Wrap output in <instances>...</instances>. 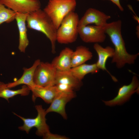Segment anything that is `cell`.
Masks as SVG:
<instances>
[{
	"label": "cell",
	"mask_w": 139,
	"mask_h": 139,
	"mask_svg": "<svg viewBox=\"0 0 139 139\" xmlns=\"http://www.w3.org/2000/svg\"><path fill=\"white\" fill-rule=\"evenodd\" d=\"M93 48L98 55V59L96 63L98 68L99 70L106 71L114 81L117 82V79L111 74L107 70L106 67V62L108 59L109 58H112L113 56L114 49L110 46L104 48L98 43H95Z\"/></svg>",
	"instance_id": "obj_13"
},
{
	"label": "cell",
	"mask_w": 139,
	"mask_h": 139,
	"mask_svg": "<svg viewBox=\"0 0 139 139\" xmlns=\"http://www.w3.org/2000/svg\"><path fill=\"white\" fill-rule=\"evenodd\" d=\"M45 139H68V137L56 134H54L49 132L43 136Z\"/></svg>",
	"instance_id": "obj_23"
},
{
	"label": "cell",
	"mask_w": 139,
	"mask_h": 139,
	"mask_svg": "<svg viewBox=\"0 0 139 139\" xmlns=\"http://www.w3.org/2000/svg\"><path fill=\"white\" fill-rule=\"evenodd\" d=\"M111 1L115 4L118 8L119 10L121 11H123L124 9L120 4V0H109Z\"/></svg>",
	"instance_id": "obj_24"
},
{
	"label": "cell",
	"mask_w": 139,
	"mask_h": 139,
	"mask_svg": "<svg viewBox=\"0 0 139 139\" xmlns=\"http://www.w3.org/2000/svg\"><path fill=\"white\" fill-rule=\"evenodd\" d=\"M26 22L28 28L42 33L49 39L52 52L55 53L57 29L44 11L40 8L28 13Z\"/></svg>",
	"instance_id": "obj_2"
},
{
	"label": "cell",
	"mask_w": 139,
	"mask_h": 139,
	"mask_svg": "<svg viewBox=\"0 0 139 139\" xmlns=\"http://www.w3.org/2000/svg\"><path fill=\"white\" fill-rule=\"evenodd\" d=\"M93 57L92 53L86 47L80 46L73 51L72 57V68L85 63L91 59Z\"/></svg>",
	"instance_id": "obj_18"
},
{
	"label": "cell",
	"mask_w": 139,
	"mask_h": 139,
	"mask_svg": "<svg viewBox=\"0 0 139 139\" xmlns=\"http://www.w3.org/2000/svg\"><path fill=\"white\" fill-rule=\"evenodd\" d=\"M79 20L78 14L74 11L70 12L64 18L57 29L56 41L59 43L68 44L76 40Z\"/></svg>",
	"instance_id": "obj_4"
},
{
	"label": "cell",
	"mask_w": 139,
	"mask_h": 139,
	"mask_svg": "<svg viewBox=\"0 0 139 139\" xmlns=\"http://www.w3.org/2000/svg\"><path fill=\"white\" fill-rule=\"evenodd\" d=\"M78 31L81 39L86 43H102L106 38L104 26L88 25L78 27Z\"/></svg>",
	"instance_id": "obj_8"
},
{
	"label": "cell",
	"mask_w": 139,
	"mask_h": 139,
	"mask_svg": "<svg viewBox=\"0 0 139 139\" xmlns=\"http://www.w3.org/2000/svg\"><path fill=\"white\" fill-rule=\"evenodd\" d=\"M16 12L7 8L0 2V25L4 22L9 23L15 19Z\"/></svg>",
	"instance_id": "obj_21"
},
{
	"label": "cell",
	"mask_w": 139,
	"mask_h": 139,
	"mask_svg": "<svg viewBox=\"0 0 139 139\" xmlns=\"http://www.w3.org/2000/svg\"><path fill=\"white\" fill-rule=\"evenodd\" d=\"M30 91L28 86L24 85L21 89L12 90L7 86L6 84L0 82V98H4L8 101H9V99L17 95H27Z\"/></svg>",
	"instance_id": "obj_19"
},
{
	"label": "cell",
	"mask_w": 139,
	"mask_h": 139,
	"mask_svg": "<svg viewBox=\"0 0 139 139\" xmlns=\"http://www.w3.org/2000/svg\"><path fill=\"white\" fill-rule=\"evenodd\" d=\"M76 4L75 0H49L43 10L57 29L64 18L74 11Z\"/></svg>",
	"instance_id": "obj_3"
},
{
	"label": "cell",
	"mask_w": 139,
	"mask_h": 139,
	"mask_svg": "<svg viewBox=\"0 0 139 139\" xmlns=\"http://www.w3.org/2000/svg\"><path fill=\"white\" fill-rule=\"evenodd\" d=\"M121 21L118 20L107 23L104 26L106 33L109 36L115 47L111 63H115L118 68L123 67L126 64H134L139 54H131L127 52L121 34Z\"/></svg>",
	"instance_id": "obj_1"
},
{
	"label": "cell",
	"mask_w": 139,
	"mask_h": 139,
	"mask_svg": "<svg viewBox=\"0 0 139 139\" xmlns=\"http://www.w3.org/2000/svg\"><path fill=\"white\" fill-rule=\"evenodd\" d=\"M73 51L70 48L66 47L61 51L58 56L53 59L51 63L57 71H66L70 70Z\"/></svg>",
	"instance_id": "obj_16"
},
{
	"label": "cell",
	"mask_w": 139,
	"mask_h": 139,
	"mask_svg": "<svg viewBox=\"0 0 139 139\" xmlns=\"http://www.w3.org/2000/svg\"><path fill=\"white\" fill-rule=\"evenodd\" d=\"M111 18L110 16L93 8L88 9L83 16L79 20L78 27L86 26L92 24L104 26L107 21Z\"/></svg>",
	"instance_id": "obj_11"
},
{
	"label": "cell",
	"mask_w": 139,
	"mask_h": 139,
	"mask_svg": "<svg viewBox=\"0 0 139 139\" xmlns=\"http://www.w3.org/2000/svg\"><path fill=\"white\" fill-rule=\"evenodd\" d=\"M139 82L136 75H134L130 84L124 85L119 88L117 96L113 99L108 101H103L106 105L114 106L121 105L127 101L133 94L139 93Z\"/></svg>",
	"instance_id": "obj_7"
},
{
	"label": "cell",
	"mask_w": 139,
	"mask_h": 139,
	"mask_svg": "<svg viewBox=\"0 0 139 139\" xmlns=\"http://www.w3.org/2000/svg\"><path fill=\"white\" fill-rule=\"evenodd\" d=\"M99 70L96 63L92 64H87L84 63L72 67L70 71L76 78L80 81H82L87 74L97 73L99 72Z\"/></svg>",
	"instance_id": "obj_20"
},
{
	"label": "cell",
	"mask_w": 139,
	"mask_h": 139,
	"mask_svg": "<svg viewBox=\"0 0 139 139\" xmlns=\"http://www.w3.org/2000/svg\"><path fill=\"white\" fill-rule=\"evenodd\" d=\"M5 6L16 12L29 13L40 8L39 0H0Z\"/></svg>",
	"instance_id": "obj_9"
},
{
	"label": "cell",
	"mask_w": 139,
	"mask_h": 139,
	"mask_svg": "<svg viewBox=\"0 0 139 139\" xmlns=\"http://www.w3.org/2000/svg\"><path fill=\"white\" fill-rule=\"evenodd\" d=\"M37 112V115L33 118H25L16 114H13L20 118L23 121V124L18 127L21 131H25L28 134L30 129L33 127L37 129L36 134L38 136H43L47 133L50 132L49 128L46 123V110L41 105L35 106Z\"/></svg>",
	"instance_id": "obj_5"
},
{
	"label": "cell",
	"mask_w": 139,
	"mask_h": 139,
	"mask_svg": "<svg viewBox=\"0 0 139 139\" xmlns=\"http://www.w3.org/2000/svg\"><path fill=\"white\" fill-rule=\"evenodd\" d=\"M76 96L74 91L68 92H59L50 103L49 107L46 110V114L55 112L60 115L64 119H66L67 117L65 111V106Z\"/></svg>",
	"instance_id": "obj_10"
},
{
	"label": "cell",
	"mask_w": 139,
	"mask_h": 139,
	"mask_svg": "<svg viewBox=\"0 0 139 139\" xmlns=\"http://www.w3.org/2000/svg\"><path fill=\"white\" fill-rule=\"evenodd\" d=\"M28 87L32 92V100L34 102L37 98H40L46 103H50L59 92L55 85L48 87L35 85Z\"/></svg>",
	"instance_id": "obj_12"
},
{
	"label": "cell",
	"mask_w": 139,
	"mask_h": 139,
	"mask_svg": "<svg viewBox=\"0 0 139 139\" xmlns=\"http://www.w3.org/2000/svg\"><path fill=\"white\" fill-rule=\"evenodd\" d=\"M61 83L68 85L74 90H77L82 86V83L76 78L70 70L66 71H57L55 78V85Z\"/></svg>",
	"instance_id": "obj_17"
},
{
	"label": "cell",
	"mask_w": 139,
	"mask_h": 139,
	"mask_svg": "<svg viewBox=\"0 0 139 139\" xmlns=\"http://www.w3.org/2000/svg\"><path fill=\"white\" fill-rule=\"evenodd\" d=\"M55 85L59 92H68L74 90L72 87L67 84L59 83Z\"/></svg>",
	"instance_id": "obj_22"
},
{
	"label": "cell",
	"mask_w": 139,
	"mask_h": 139,
	"mask_svg": "<svg viewBox=\"0 0 139 139\" xmlns=\"http://www.w3.org/2000/svg\"><path fill=\"white\" fill-rule=\"evenodd\" d=\"M57 71L51 63L41 61L34 73L33 81L35 85L42 87L54 85Z\"/></svg>",
	"instance_id": "obj_6"
},
{
	"label": "cell",
	"mask_w": 139,
	"mask_h": 139,
	"mask_svg": "<svg viewBox=\"0 0 139 139\" xmlns=\"http://www.w3.org/2000/svg\"><path fill=\"white\" fill-rule=\"evenodd\" d=\"M28 13L16 12L15 18L19 33L18 48L20 52L24 53H25L29 43L26 25Z\"/></svg>",
	"instance_id": "obj_14"
},
{
	"label": "cell",
	"mask_w": 139,
	"mask_h": 139,
	"mask_svg": "<svg viewBox=\"0 0 139 139\" xmlns=\"http://www.w3.org/2000/svg\"><path fill=\"white\" fill-rule=\"evenodd\" d=\"M40 62L39 59H37L30 67L23 68V73L21 76L14 82L6 84L7 86L11 88L21 84L26 85L28 87L35 85L33 81L34 73L37 67Z\"/></svg>",
	"instance_id": "obj_15"
}]
</instances>
